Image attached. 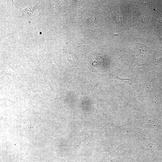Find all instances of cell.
<instances>
[{
  "mask_svg": "<svg viewBox=\"0 0 162 162\" xmlns=\"http://www.w3.org/2000/svg\"><path fill=\"white\" fill-rule=\"evenodd\" d=\"M115 20L118 23L121 22L122 20V14L121 11H118L116 14L115 16Z\"/></svg>",
  "mask_w": 162,
  "mask_h": 162,
  "instance_id": "6da1fadb",
  "label": "cell"
}]
</instances>
